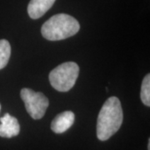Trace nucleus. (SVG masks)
Segmentation results:
<instances>
[{"instance_id": "1", "label": "nucleus", "mask_w": 150, "mask_h": 150, "mask_svg": "<svg viewBox=\"0 0 150 150\" xmlns=\"http://www.w3.org/2000/svg\"><path fill=\"white\" fill-rule=\"evenodd\" d=\"M123 123V110L117 97H110L103 103L97 122V137L106 141L118 132Z\"/></svg>"}, {"instance_id": "2", "label": "nucleus", "mask_w": 150, "mask_h": 150, "mask_svg": "<svg viewBox=\"0 0 150 150\" xmlns=\"http://www.w3.org/2000/svg\"><path fill=\"white\" fill-rule=\"evenodd\" d=\"M79 23L74 17L66 13H59L43 23L41 33L46 39L58 41L74 36L79 31Z\"/></svg>"}, {"instance_id": "3", "label": "nucleus", "mask_w": 150, "mask_h": 150, "mask_svg": "<svg viewBox=\"0 0 150 150\" xmlns=\"http://www.w3.org/2000/svg\"><path fill=\"white\" fill-rule=\"evenodd\" d=\"M79 74V67L74 62L59 65L49 74L52 87L59 92H68L74 86Z\"/></svg>"}, {"instance_id": "4", "label": "nucleus", "mask_w": 150, "mask_h": 150, "mask_svg": "<svg viewBox=\"0 0 150 150\" xmlns=\"http://www.w3.org/2000/svg\"><path fill=\"white\" fill-rule=\"evenodd\" d=\"M26 110L33 119H40L44 116L48 107V99L42 93L30 88H23L20 93Z\"/></svg>"}, {"instance_id": "5", "label": "nucleus", "mask_w": 150, "mask_h": 150, "mask_svg": "<svg viewBox=\"0 0 150 150\" xmlns=\"http://www.w3.org/2000/svg\"><path fill=\"white\" fill-rule=\"evenodd\" d=\"M0 137L13 138L20 132V125L16 118L11 116L9 113H5L0 118Z\"/></svg>"}, {"instance_id": "6", "label": "nucleus", "mask_w": 150, "mask_h": 150, "mask_svg": "<svg viewBox=\"0 0 150 150\" xmlns=\"http://www.w3.org/2000/svg\"><path fill=\"white\" fill-rule=\"evenodd\" d=\"M74 113L71 111H65L58 114L51 123V129L56 134L66 132L74 123Z\"/></svg>"}, {"instance_id": "7", "label": "nucleus", "mask_w": 150, "mask_h": 150, "mask_svg": "<svg viewBox=\"0 0 150 150\" xmlns=\"http://www.w3.org/2000/svg\"><path fill=\"white\" fill-rule=\"evenodd\" d=\"M56 0H31L28 6V13L33 19L43 16L46 12L54 5Z\"/></svg>"}, {"instance_id": "8", "label": "nucleus", "mask_w": 150, "mask_h": 150, "mask_svg": "<svg viewBox=\"0 0 150 150\" xmlns=\"http://www.w3.org/2000/svg\"><path fill=\"white\" fill-rule=\"evenodd\" d=\"M11 55V46L6 39L0 40V69L8 64Z\"/></svg>"}, {"instance_id": "9", "label": "nucleus", "mask_w": 150, "mask_h": 150, "mask_svg": "<svg viewBox=\"0 0 150 150\" xmlns=\"http://www.w3.org/2000/svg\"><path fill=\"white\" fill-rule=\"evenodd\" d=\"M141 100L144 104L149 107L150 106V74H148L144 77L142 86H141Z\"/></svg>"}, {"instance_id": "10", "label": "nucleus", "mask_w": 150, "mask_h": 150, "mask_svg": "<svg viewBox=\"0 0 150 150\" xmlns=\"http://www.w3.org/2000/svg\"><path fill=\"white\" fill-rule=\"evenodd\" d=\"M148 150H150V139H149V144H148Z\"/></svg>"}, {"instance_id": "11", "label": "nucleus", "mask_w": 150, "mask_h": 150, "mask_svg": "<svg viewBox=\"0 0 150 150\" xmlns=\"http://www.w3.org/2000/svg\"><path fill=\"white\" fill-rule=\"evenodd\" d=\"M0 110H1V105H0Z\"/></svg>"}]
</instances>
